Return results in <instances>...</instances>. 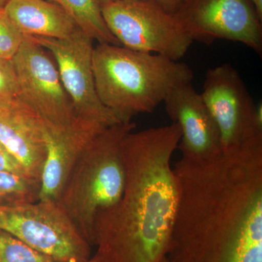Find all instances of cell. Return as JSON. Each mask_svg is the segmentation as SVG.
I'll use <instances>...</instances> for the list:
<instances>
[{"label": "cell", "instance_id": "ac0fdd59", "mask_svg": "<svg viewBox=\"0 0 262 262\" xmlns=\"http://www.w3.org/2000/svg\"><path fill=\"white\" fill-rule=\"evenodd\" d=\"M25 39L3 12L0 13V60L12 61Z\"/></svg>", "mask_w": 262, "mask_h": 262}, {"label": "cell", "instance_id": "484cf974", "mask_svg": "<svg viewBox=\"0 0 262 262\" xmlns=\"http://www.w3.org/2000/svg\"><path fill=\"white\" fill-rule=\"evenodd\" d=\"M251 3H252V0H251Z\"/></svg>", "mask_w": 262, "mask_h": 262}, {"label": "cell", "instance_id": "30bf717a", "mask_svg": "<svg viewBox=\"0 0 262 262\" xmlns=\"http://www.w3.org/2000/svg\"><path fill=\"white\" fill-rule=\"evenodd\" d=\"M176 14L193 42L225 39L261 54V20L251 0H183Z\"/></svg>", "mask_w": 262, "mask_h": 262}, {"label": "cell", "instance_id": "d6986e66", "mask_svg": "<svg viewBox=\"0 0 262 262\" xmlns=\"http://www.w3.org/2000/svg\"><path fill=\"white\" fill-rule=\"evenodd\" d=\"M21 98L12 61L0 60V106Z\"/></svg>", "mask_w": 262, "mask_h": 262}, {"label": "cell", "instance_id": "277c9868", "mask_svg": "<svg viewBox=\"0 0 262 262\" xmlns=\"http://www.w3.org/2000/svg\"><path fill=\"white\" fill-rule=\"evenodd\" d=\"M135 127L133 122H120L90 141L74 165L57 201L91 246L94 245L96 215L115 204L123 193L125 177L122 141Z\"/></svg>", "mask_w": 262, "mask_h": 262}, {"label": "cell", "instance_id": "9a60e30c", "mask_svg": "<svg viewBox=\"0 0 262 262\" xmlns=\"http://www.w3.org/2000/svg\"><path fill=\"white\" fill-rule=\"evenodd\" d=\"M59 5L72 17L79 28L99 44L120 46L108 30L98 0H48Z\"/></svg>", "mask_w": 262, "mask_h": 262}, {"label": "cell", "instance_id": "7402d4cb", "mask_svg": "<svg viewBox=\"0 0 262 262\" xmlns=\"http://www.w3.org/2000/svg\"><path fill=\"white\" fill-rule=\"evenodd\" d=\"M10 1V0H0V13H3L5 7Z\"/></svg>", "mask_w": 262, "mask_h": 262}, {"label": "cell", "instance_id": "cb8c5ba5", "mask_svg": "<svg viewBox=\"0 0 262 262\" xmlns=\"http://www.w3.org/2000/svg\"><path fill=\"white\" fill-rule=\"evenodd\" d=\"M100 2V3H104V2H110V1H118V0H98Z\"/></svg>", "mask_w": 262, "mask_h": 262}, {"label": "cell", "instance_id": "5b68a950", "mask_svg": "<svg viewBox=\"0 0 262 262\" xmlns=\"http://www.w3.org/2000/svg\"><path fill=\"white\" fill-rule=\"evenodd\" d=\"M101 8L110 32L128 49L179 61L193 43L177 14L155 0L104 2Z\"/></svg>", "mask_w": 262, "mask_h": 262}, {"label": "cell", "instance_id": "44dd1931", "mask_svg": "<svg viewBox=\"0 0 262 262\" xmlns=\"http://www.w3.org/2000/svg\"><path fill=\"white\" fill-rule=\"evenodd\" d=\"M165 11L176 13L182 5L183 0H155Z\"/></svg>", "mask_w": 262, "mask_h": 262}, {"label": "cell", "instance_id": "3957f363", "mask_svg": "<svg viewBox=\"0 0 262 262\" xmlns=\"http://www.w3.org/2000/svg\"><path fill=\"white\" fill-rule=\"evenodd\" d=\"M92 65L98 97L121 122L152 113L173 90L194 77L185 63L104 43L94 48Z\"/></svg>", "mask_w": 262, "mask_h": 262}, {"label": "cell", "instance_id": "8fae6325", "mask_svg": "<svg viewBox=\"0 0 262 262\" xmlns=\"http://www.w3.org/2000/svg\"><path fill=\"white\" fill-rule=\"evenodd\" d=\"M172 123L178 125L182 157L208 159L222 151L220 130L214 119L192 82L181 84L164 101Z\"/></svg>", "mask_w": 262, "mask_h": 262}, {"label": "cell", "instance_id": "ba28073f", "mask_svg": "<svg viewBox=\"0 0 262 262\" xmlns=\"http://www.w3.org/2000/svg\"><path fill=\"white\" fill-rule=\"evenodd\" d=\"M27 37L53 56L76 119L82 128L98 134L121 122L98 97L93 72L94 40L91 37L81 30L67 39Z\"/></svg>", "mask_w": 262, "mask_h": 262}, {"label": "cell", "instance_id": "ffe728a7", "mask_svg": "<svg viewBox=\"0 0 262 262\" xmlns=\"http://www.w3.org/2000/svg\"><path fill=\"white\" fill-rule=\"evenodd\" d=\"M0 171L28 176L21 165L1 144H0Z\"/></svg>", "mask_w": 262, "mask_h": 262}, {"label": "cell", "instance_id": "6da1fadb", "mask_svg": "<svg viewBox=\"0 0 262 262\" xmlns=\"http://www.w3.org/2000/svg\"><path fill=\"white\" fill-rule=\"evenodd\" d=\"M168 262H236L262 237V141L208 159L182 157Z\"/></svg>", "mask_w": 262, "mask_h": 262}, {"label": "cell", "instance_id": "2e32d148", "mask_svg": "<svg viewBox=\"0 0 262 262\" xmlns=\"http://www.w3.org/2000/svg\"><path fill=\"white\" fill-rule=\"evenodd\" d=\"M41 182L28 176L0 171V207L39 201Z\"/></svg>", "mask_w": 262, "mask_h": 262}, {"label": "cell", "instance_id": "603a6c76", "mask_svg": "<svg viewBox=\"0 0 262 262\" xmlns=\"http://www.w3.org/2000/svg\"><path fill=\"white\" fill-rule=\"evenodd\" d=\"M84 262H99V261H98V258H96V256H95L94 255V256H93V257L90 258L88 260V261Z\"/></svg>", "mask_w": 262, "mask_h": 262}, {"label": "cell", "instance_id": "5bb4252c", "mask_svg": "<svg viewBox=\"0 0 262 262\" xmlns=\"http://www.w3.org/2000/svg\"><path fill=\"white\" fill-rule=\"evenodd\" d=\"M96 136L88 133L58 134L47 129V155L41 177L39 201H58L76 161Z\"/></svg>", "mask_w": 262, "mask_h": 262}, {"label": "cell", "instance_id": "52a82bcc", "mask_svg": "<svg viewBox=\"0 0 262 262\" xmlns=\"http://www.w3.org/2000/svg\"><path fill=\"white\" fill-rule=\"evenodd\" d=\"M25 37L12 60L22 99L52 132L97 135L84 130L77 122L56 62L49 52L30 37Z\"/></svg>", "mask_w": 262, "mask_h": 262}, {"label": "cell", "instance_id": "8992f818", "mask_svg": "<svg viewBox=\"0 0 262 262\" xmlns=\"http://www.w3.org/2000/svg\"><path fill=\"white\" fill-rule=\"evenodd\" d=\"M0 229L56 262H84L91 246L58 201L0 207Z\"/></svg>", "mask_w": 262, "mask_h": 262}, {"label": "cell", "instance_id": "7c38bea8", "mask_svg": "<svg viewBox=\"0 0 262 262\" xmlns=\"http://www.w3.org/2000/svg\"><path fill=\"white\" fill-rule=\"evenodd\" d=\"M46 134V124L22 98L0 106V144L39 182L47 155Z\"/></svg>", "mask_w": 262, "mask_h": 262}, {"label": "cell", "instance_id": "9c48e42d", "mask_svg": "<svg viewBox=\"0 0 262 262\" xmlns=\"http://www.w3.org/2000/svg\"><path fill=\"white\" fill-rule=\"evenodd\" d=\"M214 119L223 149L262 140V122L242 77L229 63L207 71L201 93Z\"/></svg>", "mask_w": 262, "mask_h": 262}, {"label": "cell", "instance_id": "e0dca14e", "mask_svg": "<svg viewBox=\"0 0 262 262\" xmlns=\"http://www.w3.org/2000/svg\"><path fill=\"white\" fill-rule=\"evenodd\" d=\"M0 262H56L8 232L0 229Z\"/></svg>", "mask_w": 262, "mask_h": 262}, {"label": "cell", "instance_id": "d4e9b609", "mask_svg": "<svg viewBox=\"0 0 262 262\" xmlns=\"http://www.w3.org/2000/svg\"><path fill=\"white\" fill-rule=\"evenodd\" d=\"M161 262H168V259H167V258H165Z\"/></svg>", "mask_w": 262, "mask_h": 262}, {"label": "cell", "instance_id": "4fadbf2b", "mask_svg": "<svg viewBox=\"0 0 262 262\" xmlns=\"http://www.w3.org/2000/svg\"><path fill=\"white\" fill-rule=\"evenodd\" d=\"M3 13L24 36L67 39L80 30L61 7L48 0H10Z\"/></svg>", "mask_w": 262, "mask_h": 262}, {"label": "cell", "instance_id": "7a4b0ae2", "mask_svg": "<svg viewBox=\"0 0 262 262\" xmlns=\"http://www.w3.org/2000/svg\"><path fill=\"white\" fill-rule=\"evenodd\" d=\"M181 130L171 123L127 134L122 144L125 187L95 219L99 262H161L168 253L179 201L172 167Z\"/></svg>", "mask_w": 262, "mask_h": 262}]
</instances>
